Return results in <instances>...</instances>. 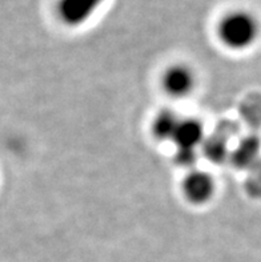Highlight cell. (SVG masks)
<instances>
[{"instance_id":"5b68a950","label":"cell","mask_w":261,"mask_h":262,"mask_svg":"<svg viewBox=\"0 0 261 262\" xmlns=\"http://www.w3.org/2000/svg\"><path fill=\"white\" fill-rule=\"evenodd\" d=\"M203 137H204V129L197 120L180 119L172 141L177 146V149L196 150V146L200 145Z\"/></svg>"},{"instance_id":"7a4b0ae2","label":"cell","mask_w":261,"mask_h":262,"mask_svg":"<svg viewBox=\"0 0 261 262\" xmlns=\"http://www.w3.org/2000/svg\"><path fill=\"white\" fill-rule=\"evenodd\" d=\"M107 0H57V19L70 28L84 26L95 16Z\"/></svg>"},{"instance_id":"3957f363","label":"cell","mask_w":261,"mask_h":262,"mask_svg":"<svg viewBox=\"0 0 261 262\" xmlns=\"http://www.w3.org/2000/svg\"><path fill=\"white\" fill-rule=\"evenodd\" d=\"M216 185L213 177L204 170H191L182 184L185 200L193 205H204L213 197Z\"/></svg>"},{"instance_id":"277c9868","label":"cell","mask_w":261,"mask_h":262,"mask_svg":"<svg viewBox=\"0 0 261 262\" xmlns=\"http://www.w3.org/2000/svg\"><path fill=\"white\" fill-rule=\"evenodd\" d=\"M163 90L172 97L188 96L196 85V77L193 71L184 64H175L167 68L162 77Z\"/></svg>"},{"instance_id":"6da1fadb","label":"cell","mask_w":261,"mask_h":262,"mask_svg":"<svg viewBox=\"0 0 261 262\" xmlns=\"http://www.w3.org/2000/svg\"><path fill=\"white\" fill-rule=\"evenodd\" d=\"M216 31L220 43L228 50L245 51L257 41L260 23L248 11L235 10L220 19Z\"/></svg>"},{"instance_id":"8992f818","label":"cell","mask_w":261,"mask_h":262,"mask_svg":"<svg viewBox=\"0 0 261 262\" xmlns=\"http://www.w3.org/2000/svg\"><path fill=\"white\" fill-rule=\"evenodd\" d=\"M178 123H180V117L173 111H163L153 120V135L159 140H171L172 141Z\"/></svg>"}]
</instances>
